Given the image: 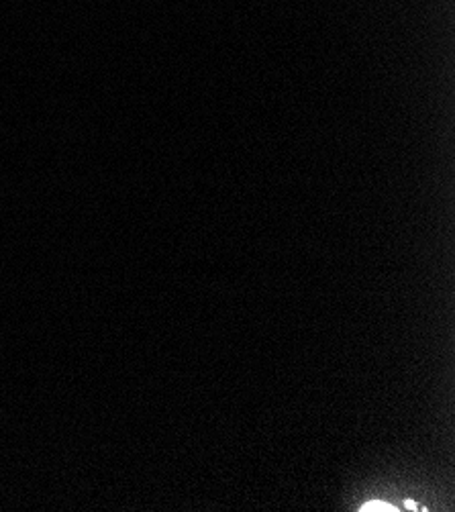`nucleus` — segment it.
<instances>
[{
  "instance_id": "obj_1",
  "label": "nucleus",
  "mask_w": 455,
  "mask_h": 512,
  "mask_svg": "<svg viewBox=\"0 0 455 512\" xmlns=\"http://www.w3.org/2000/svg\"><path fill=\"white\" fill-rule=\"evenodd\" d=\"M360 510H364V512H372V510H380V512H392V510H398V508H394L392 504H388V502H382V500H374V502H366Z\"/></svg>"
},
{
  "instance_id": "obj_2",
  "label": "nucleus",
  "mask_w": 455,
  "mask_h": 512,
  "mask_svg": "<svg viewBox=\"0 0 455 512\" xmlns=\"http://www.w3.org/2000/svg\"><path fill=\"white\" fill-rule=\"evenodd\" d=\"M407 508H411V510H417V504H415L413 500H407Z\"/></svg>"
}]
</instances>
